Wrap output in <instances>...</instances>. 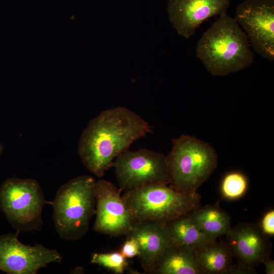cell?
<instances>
[{
  "label": "cell",
  "mask_w": 274,
  "mask_h": 274,
  "mask_svg": "<svg viewBox=\"0 0 274 274\" xmlns=\"http://www.w3.org/2000/svg\"><path fill=\"white\" fill-rule=\"evenodd\" d=\"M263 232L266 235L274 234V211L271 210L263 217L259 225Z\"/></svg>",
  "instance_id": "obj_21"
},
{
  "label": "cell",
  "mask_w": 274,
  "mask_h": 274,
  "mask_svg": "<svg viewBox=\"0 0 274 274\" xmlns=\"http://www.w3.org/2000/svg\"><path fill=\"white\" fill-rule=\"evenodd\" d=\"M151 132L149 123L129 109H109L91 119L83 130L78 154L86 167L101 178L117 156Z\"/></svg>",
  "instance_id": "obj_1"
},
{
  "label": "cell",
  "mask_w": 274,
  "mask_h": 274,
  "mask_svg": "<svg viewBox=\"0 0 274 274\" xmlns=\"http://www.w3.org/2000/svg\"><path fill=\"white\" fill-rule=\"evenodd\" d=\"M165 225L173 244L194 249L216 240L202 232L187 213L166 222Z\"/></svg>",
  "instance_id": "obj_17"
},
{
  "label": "cell",
  "mask_w": 274,
  "mask_h": 274,
  "mask_svg": "<svg viewBox=\"0 0 274 274\" xmlns=\"http://www.w3.org/2000/svg\"><path fill=\"white\" fill-rule=\"evenodd\" d=\"M19 233L0 236V270L9 274H37L51 262L62 263L57 250L40 244L25 245L18 239Z\"/></svg>",
  "instance_id": "obj_9"
},
{
  "label": "cell",
  "mask_w": 274,
  "mask_h": 274,
  "mask_svg": "<svg viewBox=\"0 0 274 274\" xmlns=\"http://www.w3.org/2000/svg\"><path fill=\"white\" fill-rule=\"evenodd\" d=\"M196 53L208 71L217 76L243 70L254 60L247 35L226 13L220 16L203 33Z\"/></svg>",
  "instance_id": "obj_2"
},
{
  "label": "cell",
  "mask_w": 274,
  "mask_h": 274,
  "mask_svg": "<svg viewBox=\"0 0 274 274\" xmlns=\"http://www.w3.org/2000/svg\"><path fill=\"white\" fill-rule=\"evenodd\" d=\"M152 274H204L193 249L172 244L158 260Z\"/></svg>",
  "instance_id": "obj_14"
},
{
  "label": "cell",
  "mask_w": 274,
  "mask_h": 274,
  "mask_svg": "<svg viewBox=\"0 0 274 274\" xmlns=\"http://www.w3.org/2000/svg\"><path fill=\"white\" fill-rule=\"evenodd\" d=\"M47 204L51 202L45 199L36 180L10 178L0 187V208L18 233L41 229L42 212Z\"/></svg>",
  "instance_id": "obj_6"
},
{
  "label": "cell",
  "mask_w": 274,
  "mask_h": 274,
  "mask_svg": "<svg viewBox=\"0 0 274 274\" xmlns=\"http://www.w3.org/2000/svg\"><path fill=\"white\" fill-rule=\"evenodd\" d=\"M122 197L134 222L166 223L200 206V196L184 194L157 183L125 191Z\"/></svg>",
  "instance_id": "obj_5"
},
{
  "label": "cell",
  "mask_w": 274,
  "mask_h": 274,
  "mask_svg": "<svg viewBox=\"0 0 274 274\" xmlns=\"http://www.w3.org/2000/svg\"><path fill=\"white\" fill-rule=\"evenodd\" d=\"M120 252L126 258L138 256L139 248L137 242L133 238H126V241L122 245Z\"/></svg>",
  "instance_id": "obj_20"
},
{
  "label": "cell",
  "mask_w": 274,
  "mask_h": 274,
  "mask_svg": "<svg viewBox=\"0 0 274 274\" xmlns=\"http://www.w3.org/2000/svg\"><path fill=\"white\" fill-rule=\"evenodd\" d=\"M261 263L265 265V273L266 274L274 273V260L270 258L269 256L263 259Z\"/></svg>",
  "instance_id": "obj_23"
},
{
  "label": "cell",
  "mask_w": 274,
  "mask_h": 274,
  "mask_svg": "<svg viewBox=\"0 0 274 274\" xmlns=\"http://www.w3.org/2000/svg\"><path fill=\"white\" fill-rule=\"evenodd\" d=\"M121 191L110 182L101 179L96 181L94 231L117 237L125 236L130 230L134 221Z\"/></svg>",
  "instance_id": "obj_10"
},
{
  "label": "cell",
  "mask_w": 274,
  "mask_h": 274,
  "mask_svg": "<svg viewBox=\"0 0 274 274\" xmlns=\"http://www.w3.org/2000/svg\"><path fill=\"white\" fill-rule=\"evenodd\" d=\"M172 141V149L166 156L169 186L194 195L216 168V151L210 144L189 135Z\"/></svg>",
  "instance_id": "obj_3"
},
{
  "label": "cell",
  "mask_w": 274,
  "mask_h": 274,
  "mask_svg": "<svg viewBox=\"0 0 274 274\" xmlns=\"http://www.w3.org/2000/svg\"><path fill=\"white\" fill-rule=\"evenodd\" d=\"M249 274L256 273V270L253 267H251L238 262L236 265L232 264L226 270L223 274Z\"/></svg>",
  "instance_id": "obj_22"
},
{
  "label": "cell",
  "mask_w": 274,
  "mask_h": 274,
  "mask_svg": "<svg viewBox=\"0 0 274 274\" xmlns=\"http://www.w3.org/2000/svg\"><path fill=\"white\" fill-rule=\"evenodd\" d=\"M3 149V146L0 144V154L1 153L2 150Z\"/></svg>",
  "instance_id": "obj_24"
},
{
  "label": "cell",
  "mask_w": 274,
  "mask_h": 274,
  "mask_svg": "<svg viewBox=\"0 0 274 274\" xmlns=\"http://www.w3.org/2000/svg\"><path fill=\"white\" fill-rule=\"evenodd\" d=\"M225 235L233 256L239 263L254 268L270 254L271 243L258 224L239 223Z\"/></svg>",
  "instance_id": "obj_12"
},
{
  "label": "cell",
  "mask_w": 274,
  "mask_h": 274,
  "mask_svg": "<svg viewBox=\"0 0 274 274\" xmlns=\"http://www.w3.org/2000/svg\"><path fill=\"white\" fill-rule=\"evenodd\" d=\"M248 33L254 50L274 60V0H246L236 9L235 18Z\"/></svg>",
  "instance_id": "obj_8"
},
{
  "label": "cell",
  "mask_w": 274,
  "mask_h": 274,
  "mask_svg": "<svg viewBox=\"0 0 274 274\" xmlns=\"http://www.w3.org/2000/svg\"><path fill=\"white\" fill-rule=\"evenodd\" d=\"M90 262L112 271L115 273H122L128 265L126 258L120 252L95 253L92 254Z\"/></svg>",
  "instance_id": "obj_19"
},
{
  "label": "cell",
  "mask_w": 274,
  "mask_h": 274,
  "mask_svg": "<svg viewBox=\"0 0 274 274\" xmlns=\"http://www.w3.org/2000/svg\"><path fill=\"white\" fill-rule=\"evenodd\" d=\"M248 188L246 177L241 173L232 172L227 174L223 178L221 184L222 196L230 200L242 197Z\"/></svg>",
  "instance_id": "obj_18"
},
{
  "label": "cell",
  "mask_w": 274,
  "mask_h": 274,
  "mask_svg": "<svg viewBox=\"0 0 274 274\" xmlns=\"http://www.w3.org/2000/svg\"><path fill=\"white\" fill-rule=\"evenodd\" d=\"M193 250L204 274H223L232 264L233 256L228 243L214 240Z\"/></svg>",
  "instance_id": "obj_15"
},
{
  "label": "cell",
  "mask_w": 274,
  "mask_h": 274,
  "mask_svg": "<svg viewBox=\"0 0 274 274\" xmlns=\"http://www.w3.org/2000/svg\"><path fill=\"white\" fill-rule=\"evenodd\" d=\"M95 182L93 177L81 175L57 191L51 204L54 225L61 238L77 241L88 232L90 220L95 214Z\"/></svg>",
  "instance_id": "obj_4"
},
{
  "label": "cell",
  "mask_w": 274,
  "mask_h": 274,
  "mask_svg": "<svg viewBox=\"0 0 274 274\" xmlns=\"http://www.w3.org/2000/svg\"><path fill=\"white\" fill-rule=\"evenodd\" d=\"M125 236L136 240L141 265L151 274L159 258L172 244L165 223L158 221H135Z\"/></svg>",
  "instance_id": "obj_13"
},
{
  "label": "cell",
  "mask_w": 274,
  "mask_h": 274,
  "mask_svg": "<svg viewBox=\"0 0 274 274\" xmlns=\"http://www.w3.org/2000/svg\"><path fill=\"white\" fill-rule=\"evenodd\" d=\"M187 214L202 232L214 238L225 235L231 228L229 215L218 202L204 207L200 206Z\"/></svg>",
  "instance_id": "obj_16"
},
{
  "label": "cell",
  "mask_w": 274,
  "mask_h": 274,
  "mask_svg": "<svg viewBox=\"0 0 274 274\" xmlns=\"http://www.w3.org/2000/svg\"><path fill=\"white\" fill-rule=\"evenodd\" d=\"M229 5L230 0H168L167 11L178 33L189 38L205 20L226 13Z\"/></svg>",
  "instance_id": "obj_11"
},
{
  "label": "cell",
  "mask_w": 274,
  "mask_h": 274,
  "mask_svg": "<svg viewBox=\"0 0 274 274\" xmlns=\"http://www.w3.org/2000/svg\"><path fill=\"white\" fill-rule=\"evenodd\" d=\"M119 188L129 191L146 185L169 184L166 156L147 149H129L113 161Z\"/></svg>",
  "instance_id": "obj_7"
}]
</instances>
